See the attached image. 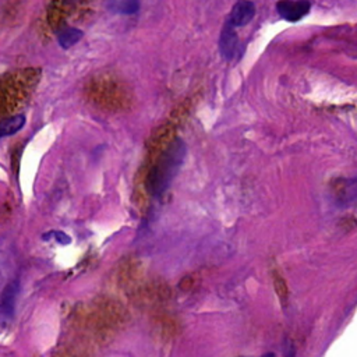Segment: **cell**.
Listing matches in <instances>:
<instances>
[{
	"mask_svg": "<svg viewBox=\"0 0 357 357\" xmlns=\"http://www.w3.org/2000/svg\"><path fill=\"white\" fill-rule=\"evenodd\" d=\"M185 153L187 146L180 138L174 139V142L163 152L148 176V190L153 197H160L170 187L173 178L183 166Z\"/></svg>",
	"mask_w": 357,
	"mask_h": 357,
	"instance_id": "1",
	"label": "cell"
},
{
	"mask_svg": "<svg viewBox=\"0 0 357 357\" xmlns=\"http://www.w3.org/2000/svg\"><path fill=\"white\" fill-rule=\"evenodd\" d=\"M336 204L347 206L357 202V177L336 178L331 184Z\"/></svg>",
	"mask_w": 357,
	"mask_h": 357,
	"instance_id": "2",
	"label": "cell"
},
{
	"mask_svg": "<svg viewBox=\"0 0 357 357\" xmlns=\"http://www.w3.org/2000/svg\"><path fill=\"white\" fill-rule=\"evenodd\" d=\"M311 10V3L308 0H279L276 3L278 14L290 22L300 21Z\"/></svg>",
	"mask_w": 357,
	"mask_h": 357,
	"instance_id": "3",
	"label": "cell"
},
{
	"mask_svg": "<svg viewBox=\"0 0 357 357\" xmlns=\"http://www.w3.org/2000/svg\"><path fill=\"white\" fill-rule=\"evenodd\" d=\"M219 50L226 60H231L238 52V38L234 26L226 21L219 36Z\"/></svg>",
	"mask_w": 357,
	"mask_h": 357,
	"instance_id": "4",
	"label": "cell"
},
{
	"mask_svg": "<svg viewBox=\"0 0 357 357\" xmlns=\"http://www.w3.org/2000/svg\"><path fill=\"white\" fill-rule=\"evenodd\" d=\"M255 15V6L251 0H237L230 11L227 21L236 28L247 25Z\"/></svg>",
	"mask_w": 357,
	"mask_h": 357,
	"instance_id": "5",
	"label": "cell"
},
{
	"mask_svg": "<svg viewBox=\"0 0 357 357\" xmlns=\"http://www.w3.org/2000/svg\"><path fill=\"white\" fill-rule=\"evenodd\" d=\"M82 35H84V32L81 29L74 28V26H68V25L60 26L56 32L57 42L63 49H70L75 43H78L79 39L82 38Z\"/></svg>",
	"mask_w": 357,
	"mask_h": 357,
	"instance_id": "6",
	"label": "cell"
},
{
	"mask_svg": "<svg viewBox=\"0 0 357 357\" xmlns=\"http://www.w3.org/2000/svg\"><path fill=\"white\" fill-rule=\"evenodd\" d=\"M106 8L113 14L132 15L139 10V0H106Z\"/></svg>",
	"mask_w": 357,
	"mask_h": 357,
	"instance_id": "7",
	"label": "cell"
},
{
	"mask_svg": "<svg viewBox=\"0 0 357 357\" xmlns=\"http://www.w3.org/2000/svg\"><path fill=\"white\" fill-rule=\"evenodd\" d=\"M17 289H18V283L17 282H11L10 284L6 286L3 297H1V310L6 315L11 317L15 308V297H17Z\"/></svg>",
	"mask_w": 357,
	"mask_h": 357,
	"instance_id": "8",
	"label": "cell"
},
{
	"mask_svg": "<svg viewBox=\"0 0 357 357\" xmlns=\"http://www.w3.org/2000/svg\"><path fill=\"white\" fill-rule=\"evenodd\" d=\"M25 124L24 114H17L13 117H8L0 123V138L10 137L15 132H18Z\"/></svg>",
	"mask_w": 357,
	"mask_h": 357,
	"instance_id": "9",
	"label": "cell"
},
{
	"mask_svg": "<svg viewBox=\"0 0 357 357\" xmlns=\"http://www.w3.org/2000/svg\"><path fill=\"white\" fill-rule=\"evenodd\" d=\"M67 3H74V1H77V0H66Z\"/></svg>",
	"mask_w": 357,
	"mask_h": 357,
	"instance_id": "10",
	"label": "cell"
}]
</instances>
